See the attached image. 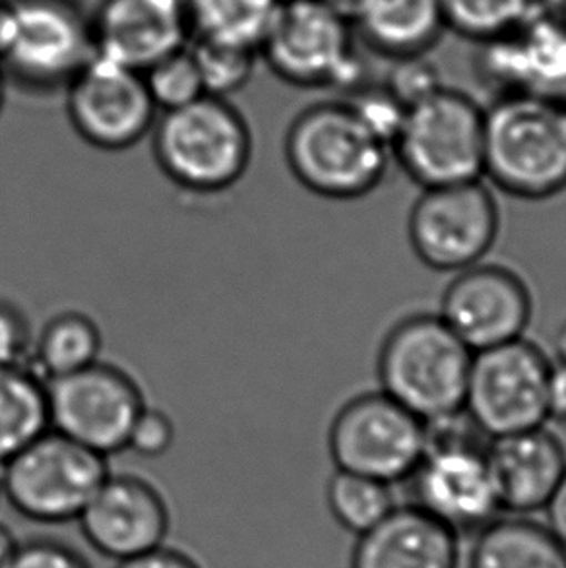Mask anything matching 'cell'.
<instances>
[{
  "mask_svg": "<svg viewBox=\"0 0 566 568\" xmlns=\"http://www.w3.org/2000/svg\"><path fill=\"white\" fill-rule=\"evenodd\" d=\"M436 315L475 354L526 338L534 297L514 270L483 261L454 274Z\"/></svg>",
  "mask_w": 566,
  "mask_h": 568,
  "instance_id": "15",
  "label": "cell"
},
{
  "mask_svg": "<svg viewBox=\"0 0 566 568\" xmlns=\"http://www.w3.org/2000/svg\"><path fill=\"white\" fill-rule=\"evenodd\" d=\"M501 513L544 510L566 471V446L547 425L489 438L485 446Z\"/></svg>",
  "mask_w": 566,
  "mask_h": 568,
  "instance_id": "18",
  "label": "cell"
},
{
  "mask_svg": "<svg viewBox=\"0 0 566 568\" xmlns=\"http://www.w3.org/2000/svg\"><path fill=\"white\" fill-rule=\"evenodd\" d=\"M282 0H189L192 38L256 49Z\"/></svg>",
  "mask_w": 566,
  "mask_h": 568,
  "instance_id": "25",
  "label": "cell"
},
{
  "mask_svg": "<svg viewBox=\"0 0 566 568\" xmlns=\"http://www.w3.org/2000/svg\"><path fill=\"white\" fill-rule=\"evenodd\" d=\"M482 69L503 95L560 98L566 92V23L537 8L516 30L485 43Z\"/></svg>",
  "mask_w": 566,
  "mask_h": 568,
  "instance_id": "19",
  "label": "cell"
},
{
  "mask_svg": "<svg viewBox=\"0 0 566 568\" xmlns=\"http://www.w3.org/2000/svg\"><path fill=\"white\" fill-rule=\"evenodd\" d=\"M31 347L30 321L14 303L0 300V365H28Z\"/></svg>",
  "mask_w": 566,
  "mask_h": 568,
  "instance_id": "33",
  "label": "cell"
},
{
  "mask_svg": "<svg viewBox=\"0 0 566 568\" xmlns=\"http://www.w3.org/2000/svg\"><path fill=\"white\" fill-rule=\"evenodd\" d=\"M555 362L566 363V321L555 334Z\"/></svg>",
  "mask_w": 566,
  "mask_h": 568,
  "instance_id": "41",
  "label": "cell"
},
{
  "mask_svg": "<svg viewBox=\"0 0 566 568\" xmlns=\"http://www.w3.org/2000/svg\"><path fill=\"white\" fill-rule=\"evenodd\" d=\"M51 429L109 458L127 450L145 407L139 383L111 363L47 381Z\"/></svg>",
  "mask_w": 566,
  "mask_h": 568,
  "instance_id": "12",
  "label": "cell"
},
{
  "mask_svg": "<svg viewBox=\"0 0 566 568\" xmlns=\"http://www.w3.org/2000/svg\"><path fill=\"white\" fill-rule=\"evenodd\" d=\"M18 541L14 534L8 530L4 524H0V568H10L14 561L16 551H18Z\"/></svg>",
  "mask_w": 566,
  "mask_h": 568,
  "instance_id": "38",
  "label": "cell"
},
{
  "mask_svg": "<svg viewBox=\"0 0 566 568\" xmlns=\"http://www.w3.org/2000/svg\"><path fill=\"white\" fill-rule=\"evenodd\" d=\"M347 103L352 105L355 115L360 116L361 123L365 124V129L381 140L384 146L392 148L404 124L407 109L384 85L361 90Z\"/></svg>",
  "mask_w": 566,
  "mask_h": 568,
  "instance_id": "30",
  "label": "cell"
},
{
  "mask_svg": "<svg viewBox=\"0 0 566 568\" xmlns=\"http://www.w3.org/2000/svg\"><path fill=\"white\" fill-rule=\"evenodd\" d=\"M508 196L547 200L566 189V101L505 93L485 109L483 181Z\"/></svg>",
  "mask_w": 566,
  "mask_h": 568,
  "instance_id": "1",
  "label": "cell"
},
{
  "mask_svg": "<svg viewBox=\"0 0 566 568\" xmlns=\"http://www.w3.org/2000/svg\"><path fill=\"white\" fill-rule=\"evenodd\" d=\"M444 28L459 38L489 43L526 22L536 0H438Z\"/></svg>",
  "mask_w": 566,
  "mask_h": 568,
  "instance_id": "27",
  "label": "cell"
},
{
  "mask_svg": "<svg viewBox=\"0 0 566 568\" xmlns=\"http://www.w3.org/2000/svg\"><path fill=\"white\" fill-rule=\"evenodd\" d=\"M109 474L105 456L49 429L2 464L0 495L31 523H77Z\"/></svg>",
  "mask_w": 566,
  "mask_h": 568,
  "instance_id": "6",
  "label": "cell"
},
{
  "mask_svg": "<svg viewBox=\"0 0 566 568\" xmlns=\"http://www.w3.org/2000/svg\"><path fill=\"white\" fill-rule=\"evenodd\" d=\"M376 53L392 61L427 53L444 28L438 0H326Z\"/></svg>",
  "mask_w": 566,
  "mask_h": 568,
  "instance_id": "21",
  "label": "cell"
},
{
  "mask_svg": "<svg viewBox=\"0 0 566 568\" xmlns=\"http://www.w3.org/2000/svg\"><path fill=\"white\" fill-rule=\"evenodd\" d=\"M67 113L90 146L123 152L152 132L160 111L142 72L93 54L67 85Z\"/></svg>",
  "mask_w": 566,
  "mask_h": 568,
  "instance_id": "14",
  "label": "cell"
},
{
  "mask_svg": "<svg viewBox=\"0 0 566 568\" xmlns=\"http://www.w3.org/2000/svg\"><path fill=\"white\" fill-rule=\"evenodd\" d=\"M536 4L545 14L566 23V0H536Z\"/></svg>",
  "mask_w": 566,
  "mask_h": 568,
  "instance_id": "40",
  "label": "cell"
},
{
  "mask_svg": "<svg viewBox=\"0 0 566 568\" xmlns=\"http://www.w3.org/2000/svg\"><path fill=\"white\" fill-rule=\"evenodd\" d=\"M549 369L552 359L526 338L475 352L464 414L487 438L547 425Z\"/></svg>",
  "mask_w": 566,
  "mask_h": 568,
  "instance_id": "10",
  "label": "cell"
},
{
  "mask_svg": "<svg viewBox=\"0 0 566 568\" xmlns=\"http://www.w3.org/2000/svg\"><path fill=\"white\" fill-rule=\"evenodd\" d=\"M93 53L144 72L189 45V0H101L92 20Z\"/></svg>",
  "mask_w": 566,
  "mask_h": 568,
  "instance_id": "17",
  "label": "cell"
},
{
  "mask_svg": "<svg viewBox=\"0 0 566 568\" xmlns=\"http://www.w3.org/2000/svg\"><path fill=\"white\" fill-rule=\"evenodd\" d=\"M474 352L438 315L400 321L378 352L381 390L427 423L464 414Z\"/></svg>",
  "mask_w": 566,
  "mask_h": 568,
  "instance_id": "2",
  "label": "cell"
},
{
  "mask_svg": "<svg viewBox=\"0 0 566 568\" xmlns=\"http://www.w3.org/2000/svg\"><path fill=\"white\" fill-rule=\"evenodd\" d=\"M469 568H566V547L545 524L497 516L477 531Z\"/></svg>",
  "mask_w": 566,
  "mask_h": 568,
  "instance_id": "22",
  "label": "cell"
},
{
  "mask_svg": "<svg viewBox=\"0 0 566 568\" xmlns=\"http://www.w3.org/2000/svg\"><path fill=\"white\" fill-rule=\"evenodd\" d=\"M547 419L566 423V363L552 362L547 378Z\"/></svg>",
  "mask_w": 566,
  "mask_h": 568,
  "instance_id": "36",
  "label": "cell"
},
{
  "mask_svg": "<svg viewBox=\"0 0 566 568\" xmlns=\"http://www.w3.org/2000/svg\"><path fill=\"white\" fill-rule=\"evenodd\" d=\"M458 539L412 503L357 538L350 568H458Z\"/></svg>",
  "mask_w": 566,
  "mask_h": 568,
  "instance_id": "20",
  "label": "cell"
},
{
  "mask_svg": "<svg viewBox=\"0 0 566 568\" xmlns=\"http://www.w3.org/2000/svg\"><path fill=\"white\" fill-rule=\"evenodd\" d=\"M101 346L103 336L92 316L62 311L33 338L30 367L47 383L100 362Z\"/></svg>",
  "mask_w": 566,
  "mask_h": 568,
  "instance_id": "24",
  "label": "cell"
},
{
  "mask_svg": "<svg viewBox=\"0 0 566 568\" xmlns=\"http://www.w3.org/2000/svg\"><path fill=\"white\" fill-rule=\"evenodd\" d=\"M49 429L46 381L30 365H0V466Z\"/></svg>",
  "mask_w": 566,
  "mask_h": 568,
  "instance_id": "23",
  "label": "cell"
},
{
  "mask_svg": "<svg viewBox=\"0 0 566 568\" xmlns=\"http://www.w3.org/2000/svg\"><path fill=\"white\" fill-rule=\"evenodd\" d=\"M498 231V202L483 179L423 189L407 220L415 256L441 274H458L485 261L497 243Z\"/></svg>",
  "mask_w": 566,
  "mask_h": 568,
  "instance_id": "11",
  "label": "cell"
},
{
  "mask_svg": "<svg viewBox=\"0 0 566 568\" xmlns=\"http://www.w3.org/2000/svg\"><path fill=\"white\" fill-rule=\"evenodd\" d=\"M12 33V0H0V61L7 53Z\"/></svg>",
  "mask_w": 566,
  "mask_h": 568,
  "instance_id": "39",
  "label": "cell"
},
{
  "mask_svg": "<svg viewBox=\"0 0 566 568\" xmlns=\"http://www.w3.org/2000/svg\"><path fill=\"white\" fill-rule=\"evenodd\" d=\"M427 446V423L383 390L350 399L340 407L329 430V450L336 469L388 485L414 476Z\"/></svg>",
  "mask_w": 566,
  "mask_h": 568,
  "instance_id": "8",
  "label": "cell"
},
{
  "mask_svg": "<svg viewBox=\"0 0 566 568\" xmlns=\"http://www.w3.org/2000/svg\"><path fill=\"white\" fill-rule=\"evenodd\" d=\"M485 109L467 93L441 88L410 108L391 154L422 189L483 179Z\"/></svg>",
  "mask_w": 566,
  "mask_h": 568,
  "instance_id": "5",
  "label": "cell"
},
{
  "mask_svg": "<svg viewBox=\"0 0 566 568\" xmlns=\"http://www.w3.org/2000/svg\"><path fill=\"white\" fill-rule=\"evenodd\" d=\"M117 568H200V565L191 555L173 547L161 546L148 554L117 562Z\"/></svg>",
  "mask_w": 566,
  "mask_h": 568,
  "instance_id": "35",
  "label": "cell"
},
{
  "mask_svg": "<svg viewBox=\"0 0 566 568\" xmlns=\"http://www.w3.org/2000/svg\"><path fill=\"white\" fill-rule=\"evenodd\" d=\"M544 510L547 516L545 526L566 547V471Z\"/></svg>",
  "mask_w": 566,
  "mask_h": 568,
  "instance_id": "37",
  "label": "cell"
},
{
  "mask_svg": "<svg viewBox=\"0 0 566 568\" xmlns=\"http://www.w3.org/2000/svg\"><path fill=\"white\" fill-rule=\"evenodd\" d=\"M189 47L199 67L204 92L222 100H228L251 82L256 62L261 59L256 49L206 39L192 38Z\"/></svg>",
  "mask_w": 566,
  "mask_h": 568,
  "instance_id": "28",
  "label": "cell"
},
{
  "mask_svg": "<svg viewBox=\"0 0 566 568\" xmlns=\"http://www.w3.org/2000/svg\"><path fill=\"white\" fill-rule=\"evenodd\" d=\"M153 155L173 183L192 192H222L245 175L253 134L230 101L202 95L163 111L153 124Z\"/></svg>",
  "mask_w": 566,
  "mask_h": 568,
  "instance_id": "4",
  "label": "cell"
},
{
  "mask_svg": "<svg viewBox=\"0 0 566 568\" xmlns=\"http://www.w3.org/2000/svg\"><path fill=\"white\" fill-rule=\"evenodd\" d=\"M462 415V414H459ZM459 415L428 423L427 453L407 481L414 484V505L456 536L477 534L497 518L485 445L459 433Z\"/></svg>",
  "mask_w": 566,
  "mask_h": 568,
  "instance_id": "9",
  "label": "cell"
},
{
  "mask_svg": "<svg viewBox=\"0 0 566 568\" xmlns=\"http://www.w3.org/2000/svg\"><path fill=\"white\" fill-rule=\"evenodd\" d=\"M394 62H396V67L392 69L388 82L384 88L404 108H414L420 101L427 100L433 93L444 88L438 69L433 62L425 59V54L406 57V59H398Z\"/></svg>",
  "mask_w": 566,
  "mask_h": 568,
  "instance_id": "31",
  "label": "cell"
},
{
  "mask_svg": "<svg viewBox=\"0 0 566 568\" xmlns=\"http://www.w3.org/2000/svg\"><path fill=\"white\" fill-rule=\"evenodd\" d=\"M173 443H175L173 419L160 407H150L145 404L132 427L127 450H132L142 458H161L171 450Z\"/></svg>",
  "mask_w": 566,
  "mask_h": 568,
  "instance_id": "32",
  "label": "cell"
},
{
  "mask_svg": "<svg viewBox=\"0 0 566 568\" xmlns=\"http://www.w3.org/2000/svg\"><path fill=\"white\" fill-rule=\"evenodd\" d=\"M142 77L150 98L161 113L184 108L206 95L189 45L153 62L150 69L142 72Z\"/></svg>",
  "mask_w": 566,
  "mask_h": 568,
  "instance_id": "29",
  "label": "cell"
},
{
  "mask_svg": "<svg viewBox=\"0 0 566 568\" xmlns=\"http://www.w3.org/2000/svg\"><path fill=\"white\" fill-rule=\"evenodd\" d=\"M77 523L90 547L121 562L165 546L171 515L150 481L109 474Z\"/></svg>",
  "mask_w": 566,
  "mask_h": 568,
  "instance_id": "16",
  "label": "cell"
},
{
  "mask_svg": "<svg viewBox=\"0 0 566 568\" xmlns=\"http://www.w3.org/2000/svg\"><path fill=\"white\" fill-rule=\"evenodd\" d=\"M285 160L293 178L316 196L357 200L383 183L391 148L365 129L347 101H329L293 119Z\"/></svg>",
  "mask_w": 566,
  "mask_h": 568,
  "instance_id": "3",
  "label": "cell"
},
{
  "mask_svg": "<svg viewBox=\"0 0 566 568\" xmlns=\"http://www.w3.org/2000/svg\"><path fill=\"white\" fill-rule=\"evenodd\" d=\"M259 54L277 78L299 88L360 82L352 23L326 0H282Z\"/></svg>",
  "mask_w": 566,
  "mask_h": 568,
  "instance_id": "7",
  "label": "cell"
},
{
  "mask_svg": "<svg viewBox=\"0 0 566 568\" xmlns=\"http://www.w3.org/2000/svg\"><path fill=\"white\" fill-rule=\"evenodd\" d=\"M92 23L72 0H12L0 69L31 90L69 85L93 57Z\"/></svg>",
  "mask_w": 566,
  "mask_h": 568,
  "instance_id": "13",
  "label": "cell"
},
{
  "mask_svg": "<svg viewBox=\"0 0 566 568\" xmlns=\"http://www.w3.org/2000/svg\"><path fill=\"white\" fill-rule=\"evenodd\" d=\"M326 505L334 520L360 538L391 515L396 508V500L392 485L336 469L326 485Z\"/></svg>",
  "mask_w": 566,
  "mask_h": 568,
  "instance_id": "26",
  "label": "cell"
},
{
  "mask_svg": "<svg viewBox=\"0 0 566 568\" xmlns=\"http://www.w3.org/2000/svg\"><path fill=\"white\" fill-rule=\"evenodd\" d=\"M4 95H7V78H4V70L0 69V111L4 105Z\"/></svg>",
  "mask_w": 566,
  "mask_h": 568,
  "instance_id": "42",
  "label": "cell"
},
{
  "mask_svg": "<svg viewBox=\"0 0 566 568\" xmlns=\"http://www.w3.org/2000/svg\"><path fill=\"white\" fill-rule=\"evenodd\" d=\"M10 568H92L84 555L57 539L20 544Z\"/></svg>",
  "mask_w": 566,
  "mask_h": 568,
  "instance_id": "34",
  "label": "cell"
}]
</instances>
